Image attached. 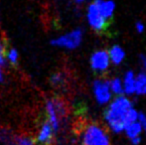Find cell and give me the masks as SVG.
Segmentation results:
<instances>
[{
  "instance_id": "cell-1",
  "label": "cell",
  "mask_w": 146,
  "mask_h": 145,
  "mask_svg": "<svg viewBox=\"0 0 146 145\" xmlns=\"http://www.w3.org/2000/svg\"><path fill=\"white\" fill-rule=\"evenodd\" d=\"M138 110L135 109L133 103L126 95H117L110 101V105L104 111V120L108 128L116 134L124 131L128 123L136 121Z\"/></svg>"
},
{
  "instance_id": "cell-2",
  "label": "cell",
  "mask_w": 146,
  "mask_h": 145,
  "mask_svg": "<svg viewBox=\"0 0 146 145\" xmlns=\"http://www.w3.org/2000/svg\"><path fill=\"white\" fill-rule=\"evenodd\" d=\"M46 113L48 122L54 129L55 133H58L65 125L68 117V105L62 99L52 97L46 103Z\"/></svg>"
},
{
  "instance_id": "cell-3",
  "label": "cell",
  "mask_w": 146,
  "mask_h": 145,
  "mask_svg": "<svg viewBox=\"0 0 146 145\" xmlns=\"http://www.w3.org/2000/svg\"><path fill=\"white\" fill-rule=\"evenodd\" d=\"M82 145H111L110 137L100 124L92 122L84 128L81 135Z\"/></svg>"
},
{
  "instance_id": "cell-4",
  "label": "cell",
  "mask_w": 146,
  "mask_h": 145,
  "mask_svg": "<svg viewBox=\"0 0 146 145\" xmlns=\"http://www.w3.org/2000/svg\"><path fill=\"white\" fill-rule=\"evenodd\" d=\"M84 32L81 28H77L72 31L56 37L51 41V44L56 48L66 50H76L83 43Z\"/></svg>"
},
{
  "instance_id": "cell-5",
  "label": "cell",
  "mask_w": 146,
  "mask_h": 145,
  "mask_svg": "<svg viewBox=\"0 0 146 145\" xmlns=\"http://www.w3.org/2000/svg\"><path fill=\"white\" fill-rule=\"evenodd\" d=\"M87 21L88 26L96 33H102L108 29V21L100 14L94 1H92L88 6Z\"/></svg>"
},
{
  "instance_id": "cell-6",
  "label": "cell",
  "mask_w": 146,
  "mask_h": 145,
  "mask_svg": "<svg viewBox=\"0 0 146 145\" xmlns=\"http://www.w3.org/2000/svg\"><path fill=\"white\" fill-rule=\"evenodd\" d=\"M92 93L96 101L100 105H108L112 99V93L108 79H96L92 83Z\"/></svg>"
},
{
  "instance_id": "cell-7",
  "label": "cell",
  "mask_w": 146,
  "mask_h": 145,
  "mask_svg": "<svg viewBox=\"0 0 146 145\" xmlns=\"http://www.w3.org/2000/svg\"><path fill=\"white\" fill-rule=\"evenodd\" d=\"M90 65L94 72L98 73L106 72L110 65V60L108 51L98 50L92 53L90 59Z\"/></svg>"
},
{
  "instance_id": "cell-8",
  "label": "cell",
  "mask_w": 146,
  "mask_h": 145,
  "mask_svg": "<svg viewBox=\"0 0 146 145\" xmlns=\"http://www.w3.org/2000/svg\"><path fill=\"white\" fill-rule=\"evenodd\" d=\"M140 72L135 73V95H146V56L139 55Z\"/></svg>"
},
{
  "instance_id": "cell-9",
  "label": "cell",
  "mask_w": 146,
  "mask_h": 145,
  "mask_svg": "<svg viewBox=\"0 0 146 145\" xmlns=\"http://www.w3.org/2000/svg\"><path fill=\"white\" fill-rule=\"evenodd\" d=\"M55 136V131L48 121L41 125L36 137V143L39 145H50Z\"/></svg>"
},
{
  "instance_id": "cell-10",
  "label": "cell",
  "mask_w": 146,
  "mask_h": 145,
  "mask_svg": "<svg viewBox=\"0 0 146 145\" xmlns=\"http://www.w3.org/2000/svg\"><path fill=\"white\" fill-rule=\"evenodd\" d=\"M126 135V137L129 139L130 143L132 145H139L141 143V133H142V128H141L139 122L133 121L128 123L124 128V131H123Z\"/></svg>"
},
{
  "instance_id": "cell-11",
  "label": "cell",
  "mask_w": 146,
  "mask_h": 145,
  "mask_svg": "<svg viewBox=\"0 0 146 145\" xmlns=\"http://www.w3.org/2000/svg\"><path fill=\"white\" fill-rule=\"evenodd\" d=\"M94 3L98 6L100 14L108 21H110L113 17L114 11H115L116 8L115 2L113 0H94Z\"/></svg>"
},
{
  "instance_id": "cell-12",
  "label": "cell",
  "mask_w": 146,
  "mask_h": 145,
  "mask_svg": "<svg viewBox=\"0 0 146 145\" xmlns=\"http://www.w3.org/2000/svg\"><path fill=\"white\" fill-rule=\"evenodd\" d=\"M123 91L126 95H135V73L129 70L123 75Z\"/></svg>"
},
{
  "instance_id": "cell-13",
  "label": "cell",
  "mask_w": 146,
  "mask_h": 145,
  "mask_svg": "<svg viewBox=\"0 0 146 145\" xmlns=\"http://www.w3.org/2000/svg\"><path fill=\"white\" fill-rule=\"evenodd\" d=\"M108 56H110V63L114 65H120L125 59V52L120 46L114 45L108 51Z\"/></svg>"
},
{
  "instance_id": "cell-14",
  "label": "cell",
  "mask_w": 146,
  "mask_h": 145,
  "mask_svg": "<svg viewBox=\"0 0 146 145\" xmlns=\"http://www.w3.org/2000/svg\"><path fill=\"white\" fill-rule=\"evenodd\" d=\"M7 145H37V143L31 136L13 134Z\"/></svg>"
},
{
  "instance_id": "cell-15",
  "label": "cell",
  "mask_w": 146,
  "mask_h": 145,
  "mask_svg": "<svg viewBox=\"0 0 146 145\" xmlns=\"http://www.w3.org/2000/svg\"><path fill=\"white\" fill-rule=\"evenodd\" d=\"M110 83V91H111L112 95H124V91H123V83L122 79L119 77H113L112 79L108 81Z\"/></svg>"
},
{
  "instance_id": "cell-16",
  "label": "cell",
  "mask_w": 146,
  "mask_h": 145,
  "mask_svg": "<svg viewBox=\"0 0 146 145\" xmlns=\"http://www.w3.org/2000/svg\"><path fill=\"white\" fill-rule=\"evenodd\" d=\"M66 81H67V77H66L65 73L62 72H57V73H53L50 79L51 83L56 87H63L66 83Z\"/></svg>"
},
{
  "instance_id": "cell-17",
  "label": "cell",
  "mask_w": 146,
  "mask_h": 145,
  "mask_svg": "<svg viewBox=\"0 0 146 145\" xmlns=\"http://www.w3.org/2000/svg\"><path fill=\"white\" fill-rule=\"evenodd\" d=\"M5 58L6 61L9 62L12 65H16L19 60V54H18V51L14 48L9 49L8 51H6L5 53Z\"/></svg>"
},
{
  "instance_id": "cell-18",
  "label": "cell",
  "mask_w": 146,
  "mask_h": 145,
  "mask_svg": "<svg viewBox=\"0 0 146 145\" xmlns=\"http://www.w3.org/2000/svg\"><path fill=\"white\" fill-rule=\"evenodd\" d=\"M12 135H13V134L8 129H5V128L0 129V144L7 145L9 140L11 139Z\"/></svg>"
},
{
  "instance_id": "cell-19",
  "label": "cell",
  "mask_w": 146,
  "mask_h": 145,
  "mask_svg": "<svg viewBox=\"0 0 146 145\" xmlns=\"http://www.w3.org/2000/svg\"><path fill=\"white\" fill-rule=\"evenodd\" d=\"M137 121L139 122L141 128H142V131L146 133V114L142 111L138 112V117H137Z\"/></svg>"
},
{
  "instance_id": "cell-20",
  "label": "cell",
  "mask_w": 146,
  "mask_h": 145,
  "mask_svg": "<svg viewBox=\"0 0 146 145\" xmlns=\"http://www.w3.org/2000/svg\"><path fill=\"white\" fill-rule=\"evenodd\" d=\"M135 30H136L137 33L142 34L145 31V25L143 24L142 21H137L135 23Z\"/></svg>"
},
{
  "instance_id": "cell-21",
  "label": "cell",
  "mask_w": 146,
  "mask_h": 145,
  "mask_svg": "<svg viewBox=\"0 0 146 145\" xmlns=\"http://www.w3.org/2000/svg\"><path fill=\"white\" fill-rule=\"evenodd\" d=\"M5 53H6L5 43H4L3 40L0 39V56H5Z\"/></svg>"
},
{
  "instance_id": "cell-22",
  "label": "cell",
  "mask_w": 146,
  "mask_h": 145,
  "mask_svg": "<svg viewBox=\"0 0 146 145\" xmlns=\"http://www.w3.org/2000/svg\"><path fill=\"white\" fill-rule=\"evenodd\" d=\"M4 81V73H3V68H0V83Z\"/></svg>"
},
{
  "instance_id": "cell-23",
  "label": "cell",
  "mask_w": 146,
  "mask_h": 145,
  "mask_svg": "<svg viewBox=\"0 0 146 145\" xmlns=\"http://www.w3.org/2000/svg\"><path fill=\"white\" fill-rule=\"evenodd\" d=\"M74 1H75L77 4H82V3H84V2L87 1V0H74Z\"/></svg>"
}]
</instances>
